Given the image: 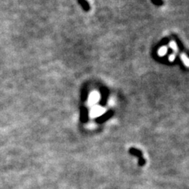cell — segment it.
Wrapping results in <instances>:
<instances>
[{"label":"cell","mask_w":189,"mask_h":189,"mask_svg":"<svg viewBox=\"0 0 189 189\" xmlns=\"http://www.w3.org/2000/svg\"><path fill=\"white\" fill-rule=\"evenodd\" d=\"M114 115V110H112V109H109L108 110L107 112H106L105 114H103V115H101V116L98 117L97 118H96V122L99 124H103L104 122L107 121V120H109L110 117Z\"/></svg>","instance_id":"1"},{"label":"cell","mask_w":189,"mask_h":189,"mask_svg":"<svg viewBox=\"0 0 189 189\" xmlns=\"http://www.w3.org/2000/svg\"><path fill=\"white\" fill-rule=\"evenodd\" d=\"M80 121L83 123H85L88 120V110L86 107H81L80 109Z\"/></svg>","instance_id":"2"},{"label":"cell","mask_w":189,"mask_h":189,"mask_svg":"<svg viewBox=\"0 0 189 189\" xmlns=\"http://www.w3.org/2000/svg\"><path fill=\"white\" fill-rule=\"evenodd\" d=\"M101 94H102V99H101V102L100 103L102 105H105L107 101V98H108V91L105 88H103L101 91Z\"/></svg>","instance_id":"3"},{"label":"cell","mask_w":189,"mask_h":189,"mask_svg":"<svg viewBox=\"0 0 189 189\" xmlns=\"http://www.w3.org/2000/svg\"><path fill=\"white\" fill-rule=\"evenodd\" d=\"M129 153L132 155H134L136 157H137L138 158L143 157V153L140 150H138L135 147H131L129 149Z\"/></svg>","instance_id":"4"},{"label":"cell","mask_w":189,"mask_h":189,"mask_svg":"<svg viewBox=\"0 0 189 189\" xmlns=\"http://www.w3.org/2000/svg\"><path fill=\"white\" fill-rule=\"evenodd\" d=\"M78 2L81 6V7H82L84 11H89L90 9H91L90 4L87 2L86 0H78Z\"/></svg>","instance_id":"5"},{"label":"cell","mask_w":189,"mask_h":189,"mask_svg":"<svg viewBox=\"0 0 189 189\" xmlns=\"http://www.w3.org/2000/svg\"><path fill=\"white\" fill-rule=\"evenodd\" d=\"M138 159H139L138 160V163H139V166H144V165L146 164V159L144 157L139 158Z\"/></svg>","instance_id":"6"},{"label":"cell","mask_w":189,"mask_h":189,"mask_svg":"<svg viewBox=\"0 0 189 189\" xmlns=\"http://www.w3.org/2000/svg\"><path fill=\"white\" fill-rule=\"evenodd\" d=\"M151 2L156 6H162V5H163V1L162 0H151Z\"/></svg>","instance_id":"7"},{"label":"cell","mask_w":189,"mask_h":189,"mask_svg":"<svg viewBox=\"0 0 189 189\" xmlns=\"http://www.w3.org/2000/svg\"><path fill=\"white\" fill-rule=\"evenodd\" d=\"M168 43H169V39H168V38H164V39H162V41H161L160 44H161V46L166 45V44H167Z\"/></svg>","instance_id":"8"}]
</instances>
